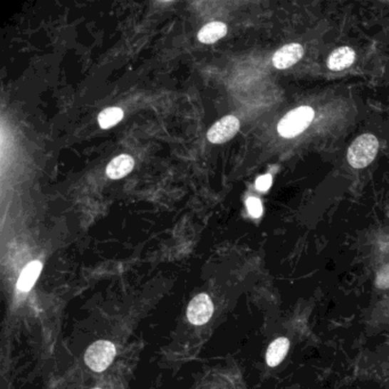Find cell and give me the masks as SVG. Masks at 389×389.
I'll list each match as a JSON object with an SVG mask.
<instances>
[{"label":"cell","mask_w":389,"mask_h":389,"mask_svg":"<svg viewBox=\"0 0 389 389\" xmlns=\"http://www.w3.org/2000/svg\"><path fill=\"white\" fill-rule=\"evenodd\" d=\"M379 150V142L375 135L363 134L358 136L349 146L347 160L355 169L365 168L373 162Z\"/></svg>","instance_id":"obj_1"},{"label":"cell","mask_w":389,"mask_h":389,"mask_svg":"<svg viewBox=\"0 0 389 389\" xmlns=\"http://www.w3.org/2000/svg\"><path fill=\"white\" fill-rule=\"evenodd\" d=\"M314 115V110L311 106H299L291 110L279 123V134L284 138H296L308 128Z\"/></svg>","instance_id":"obj_2"},{"label":"cell","mask_w":389,"mask_h":389,"mask_svg":"<svg viewBox=\"0 0 389 389\" xmlns=\"http://www.w3.org/2000/svg\"><path fill=\"white\" fill-rule=\"evenodd\" d=\"M115 347L111 341H98L92 343L85 354V362L95 372L105 371L115 360Z\"/></svg>","instance_id":"obj_3"},{"label":"cell","mask_w":389,"mask_h":389,"mask_svg":"<svg viewBox=\"0 0 389 389\" xmlns=\"http://www.w3.org/2000/svg\"><path fill=\"white\" fill-rule=\"evenodd\" d=\"M214 314V304L209 296L200 294L190 301L187 307V318L194 326L206 324Z\"/></svg>","instance_id":"obj_4"},{"label":"cell","mask_w":389,"mask_h":389,"mask_svg":"<svg viewBox=\"0 0 389 389\" xmlns=\"http://www.w3.org/2000/svg\"><path fill=\"white\" fill-rule=\"evenodd\" d=\"M240 129V121L234 115H227L208 130L207 138L214 144H222L229 142L234 138Z\"/></svg>","instance_id":"obj_5"},{"label":"cell","mask_w":389,"mask_h":389,"mask_svg":"<svg viewBox=\"0 0 389 389\" xmlns=\"http://www.w3.org/2000/svg\"><path fill=\"white\" fill-rule=\"evenodd\" d=\"M304 55V48L299 43H289L279 49L273 56V66L276 69H288L294 64L298 63Z\"/></svg>","instance_id":"obj_6"},{"label":"cell","mask_w":389,"mask_h":389,"mask_svg":"<svg viewBox=\"0 0 389 389\" xmlns=\"http://www.w3.org/2000/svg\"><path fill=\"white\" fill-rule=\"evenodd\" d=\"M355 52L351 47L343 46L330 55L326 66L331 71H343L354 63Z\"/></svg>","instance_id":"obj_7"},{"label":"cell","mask_w":389,"mask_h":389,"mask_svg":"<svg viewBox=\"0 0 389 389\" xmlns=\"http://www.w3.org/2000/svg\"><path fill=\"white\" fill-rule=\"evenodd\" d=\"M135 161L130 155H121L110 161L106 167V175L111 180H120L127 175L130 174L134 168Z\"/></svg>","instance_id":"obj_8"},{"label":"cell","mask_w":389,"mask_h":389,"mask_svg":"<svg viewBox=\"0 0 389 389\" xmlns=\"http://www.w3.org/2000/svg\"><path fill=\"white\" fill-rule=\"evenodd\" d=\"M41 269H43V264L39 261H33L28 264L19 278L18 289L20 291L29 292L39 278Z\"/></svg>","instance_id":"obj_9"},{"label":"cell","mask_w":389,"mask_h":389,"mask_svg":"<svg viewBox=\"0 0 389 389\" xmlns=\"http://www.w3.org/2000/svg\"><path fill=\"white\" fill-rule=\"evenodd\" d=\"M290 341L286 338L281 337L275 339L266 352V362L271 368H275L284 361L289 351Z\"/></svg>","instance_id":"obj_10"},{"label":"cell","mask_w":389,"mask_h":389,"mask_svg":"<svg viewBox=\"0 0 389 389\" xmlns=\"http://www.w3.org/2000/svg\"><path fill=\"white\" fill-rule=\"evenodd\" d=\"M227 33V24H224L223 22H212V24L204 26L199 31L198 39L201 43H214L222 39V38L225 37Z\"/></svg>","instance_id":"obj_11"},{"label":"cell","mask_w":389,"mask_h":389,"mask_svg":"<svg viewBox=\"0 0 389 389\" xmlns=\"http://www.w3.org/2000/svg\"><path fill=\"white\" fill-rule=\"evenodd\" d=\"M123 118V110L119 108H109V109L100 112L98 115V123H100V128L109 129L120 123Z\"/></svg>","instance_id":"obj_12"},{"label":"cell","mask_w":389,"mask_h":389,"mask_svg":"<svg viewBox=\"0 0 389 389\" xmlns=\"http://www.w3.org/2000/svg\"><path fill=\"white\" fill-rule=\"evenodd\" d=\"M247 208L250 215L254 218H259L263 215V206L259 199L249 198L247 200Z\"/></svg>","instance_id":"obj_13"},{"label":"cell","mask_w":389,"mask_h":389,"mask_svg":"<svg viewBox=\"0 0 389 389\" xmlns=\"http://www.w3.org/2000/svg\"><path fill=\"white\" fill-rule=\"evenodd\" d=\"M272 185V176L271 175H263L256 180V189L258 191H267Z\"/></svg>","instance_id":"obj_14"},{"label":"cell","mask_w":389,"mask_h":389,"mask_svg":"<svg viewBox=\"0 0 389 389\" xmlns=\"http://www.w3.org/2000/svg\"><path fill=\"white\" fill-rule=\"evenodd\" d=\"M377 286L380 289H387L389 288V267H385L378 273Z\"/></svg>","instance_id":"obj_15"},{"label":"cell","mask_w":389,"mask_h":389,"mask_svg":"<svg viewBox=\"0 0 389 389\" xmlns=\"http://www.w3.org/2000/svg\"><path fill=\"white\" fill-rule=\"evenodd\" d=\"M92 389H102V388H98V387H96V388H92Z\"/></svg>","instance_id":"obj_16"}]
</instances>
